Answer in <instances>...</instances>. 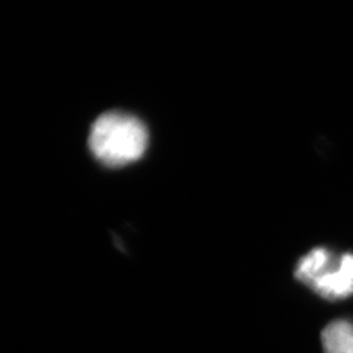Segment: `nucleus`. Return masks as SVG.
<instances>
[{"label":"nucleus","instance_id":"obj_1","mask_svg":"<svg viewBox=\"0 0 353 353\" xmlns=\"http://www.w3.org/2000/svg\"><path fill=\"white\" fill-rule=\"evenodd\" d=\"M89 150L106 166H125L138 161L148 147V131L137 117L108 112L92 125Z\"/></svg>","mask_w":353,"mask_h":353},{"label":"nucleus","instance_id":"obj_2","mask_svg":"<svg viewBox=\"0 0 353 353\" xmlns=\"http://www.w3.org/2000/svg\"><path fill=\"white\" fill-rule=\"evenodd\" d=\"M294 276L325 300L338 301L353 296V254L336 255L316 248L299 261Z\"/></svg>","mask_w":353,"mask_h":353},{"label":"nucleus","instance_id":"obj_3","mask_svg":"<svg viewBox=\"0 0 353 353\" xmlns=\"http://www.w3.org/2000/svg\"><path fill=\"white\" fill-rule=\"evenodd\" d=\"M325 353H353V325L348 321H334L322 331Z\"/></svg>","mask_w":353,"mask_h":353}]
</instances>
